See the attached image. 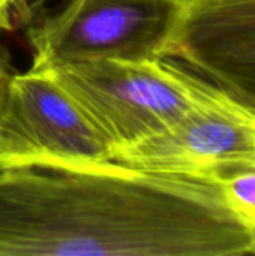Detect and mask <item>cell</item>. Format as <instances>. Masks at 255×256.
Here are the masks:
<instances>
[{
	"instance_id": "cell-1",
	"label": "cell",
	"mask_w": 255,
	"mask_h": 256,
	"mask_svg": "<svg viewBox=\"0 0 255 256\" xmlns=\"http://www.w3.org/2000/svg\"><path fill=\"white\" fill-rule=\"evenodd\" d=\"M252 240L213 172L108 162L0 170V256H240Z\"/></svg>"
},
{
	"instance_id": "cell-2",
	"label": "cell",
	"mask_w": 255,
	"mask_h": 256,
	"mask_svg": "<svg viewBox=\"0 0 255 256\" xmlns=\"http://www.w3.org/2000/svg\"><path fill=\"white\" fill-rule=\"evenodd\" d=\"M47 70L114 153L170 128L200 94V78L168 58H102Z\"/></svg>"
},
{
	"instance_id": "cell-3",
	"label": "cell",
	"mask_w": 255,
	"mask_h": 256,
	"mask_svg": "<svg viewBox=\"0 0 255 256\" xmlns=\"http://www.w3.org/2000/svg\"><path fill=\"white\" fill-rule=\"evenodd\" d=\"M182 0H66L27 30L32 66L162 58Z\"/></svg>"
},
{
	"instance_id": "cell-4",
	"label": "cell",
	"mask_w": 255,
	"mask_h": 256,
	"mask_svg": "<svg viewBox=\"0 0 255 256\" xmlns=\"http://www.w3.org/2000/svg\"><path fill=\"white\" fill-rule=\"evenodd\" d=\"M114 150L47 69L14 72L0 98V170H78Z\"/></svg>"
},
{
	"instance_id": "cell-5",
	"label": "cell",
	"mask_w": 255,
	"mask_h": 256,
	"mask_svg": "<svg viewBox=\"0 0 255 256\" xmlns=\"http://www.w3.org/2000/svg\"><path fill=\"white\" fill-rule=\"evenodd\" d=\"M255 158V112L200 78L197 102L170 128L117 150L114 162L158 172H212Z\"/></svg>"
},
{
	"instance_id": "cell-6",
	"label": "cell",
	"mask_w": 255,
	"mask_h": 256,
	"mask_svg": "<svg viewBox=\"0 0 255 256\" xmlns=\"http://www.w3.org/2000/svg\"><path fill=\"white\" fill-rule=\"evenodd\" d=\"M162 58L255 112V0H182Z\"/></svg>"
},
{
	"instance_id": "cell-7",
	"label": "cell",
	"mask_w": 255,
	"mask_h": 256,
	"mask_svg": "<svg viewBox=\"0 0 255 256\" xmlns=\"http://www.w3.org/2000/svg\"><path fill=\"white\" fill-rule=\"evenodd\" d=\"M212 172L219 180L231 208L248 230L255 255V158L218 165Z\"/></svg>"
},
{
	"instance_id": "cell-8",
	"label": "cell",
	"mask_w": 255,
	"mask_h": 256,
	"mask_svg": "<svg viewBox=\"0 0 255 256\" xmlns=\"http://www.w3.org/2000/svg\"><path fill=\"white\" fill-rule=\"evenodd\" d=\"M14 72H15V69L12 66L11 54L0 39V98H2V93L6 87V82L9 81V78L12 76Z\"/></svg>"
},
{
	"instance_id": "cell-9",
	"label": "cell",
	"mask_w": 255,
	"mask_h": 256,
	"mask_svg": "<svg viewBox=\"0 0 255 256\" xmlns=\"http://www.w3.org/2000/svg\"><path fill=\"white\" fill-rule=\"evenodd\" d=\"M14 0H0V34L12 28Z\"/></svg>"
},
{
	"instance_id": "cell-10",
	"label": "cell",
	"mask_w": 255,
	"mask_h": 256,
	"mask_svg": "<svg viewBox=\"0 0 255 256\" xmlns=\"http://www.w3.org/2000/svg\"><path fill=\"white\" fill-rule=\"evenodd\" d=\"M24 2H27V0H17V3H18V4H23ZM29 2H30L29 8H30V10L33 12V10H36L42 3H45L47 0H29Z\"/></svg>"
}]
</instances>
